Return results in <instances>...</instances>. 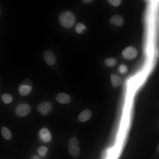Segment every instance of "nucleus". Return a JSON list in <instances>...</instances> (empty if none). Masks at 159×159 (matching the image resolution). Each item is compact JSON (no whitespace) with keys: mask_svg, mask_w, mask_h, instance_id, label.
<instances>
[{"mask_svg":"<svg viewBox=\"0 0 159 159\" xmlns=\"http://www.w3.org/2000/svg\"><path fill=\"white\" fill-rule=\"evenodd\" d=\"M110 22L117 26H122L124 23V19L121 15L116 14L112 16L110 19Z\"/></svg>","mask_w":159,"mask_h":159,"instance_id":"obj_8","label":"nucleus"},{"mask_svg":"<svg viewBox=\"0 0 159 159\" xmlns=\"http://www.w3.org/2000/svg\"><path fill=\"white\" fill-rule=\"evenodd\" d=\"M113 151L112 148L109 147L104 149L102 151L101 158L102 159H110L113 154Z\"/></svg>","mask_w":159,"mask_h":159,"instance_id":"obj_11","label":"nucleus"},{"mask_svg":"<svg viewBox=\"0 0 159 159\" xmlns=\"http://www.w3.org/2000/svg\"><path fill=\"white\" fill-rule=\"evenodd\" d=\"M39 136L41 139L45 142H49L51 139V135L49 130L46 128H43L39 132Z\"/></svg>","mask_w":159,"mask_h":159,"instance_id":"obj_6","label":"nucleus"},{"mask_svg":"<svg viewBox=\"0 0 159 159\" xmlns=\"http://www.w3.org/2000/svg\"><path fill=\"white\" fill-rule=\"evenodd\" d=\"M111 80L112 85L114 87H118L122 82L121 78L116 74H112L111 75Z\"/></svg>","mask_w":159,"mask_h":159,"instance_id":"obj_10","label":"nucleus"},{"mask_svg":"<svg viewBox=\"0 0 159 159\" xmlns=\"http://www.w3.org/2000/svg\"><path fill=\"white\" fill-rule=\"evenodd\" d=\"M158 127H159V120L158 122Z\"/></svg>","mask_w":159,"mask_h":159,"instance_id":"obj_26","label":"nucleus"},{"mask_svg":"<svg viewBox=\"0 0 159 159\" xmlns=\"http://www.w3.org/2000/svg\"><path fill=\"white\" fill-rule=\"evenodd\" d=\"M51 103L48 101L42 102L37 105V111L43 115H46L52 108Z\"/></svg>","mask_w":159,"mask_h":159,"instance_id":"obj_5","label":"nucleus"},{"mask_svg":"<svg viewBox=\"0 0 159 159\" xmlns=\"http://www.w3.org/2000/svg\"><path fill=\"white\" fill-rule=\"evenodd\" d=\"M74 14L69 11H64L61 13L59 16V21L64 27L69 28L72 27L75 22Z\"/></svg>","mask_w":159,"mask_h":159,"instance_id":"obj_1","label":"nucleus"},{"mask_svg":"<svg viewBox=\"0 0 159 159\" xmlns=\"http://www.w3.org/2000/svg\"><path fill=\"white\" fill-rule=\"evenodd\" d=\"M105 65L108 67H112L117 63V59L113 57H109L105 59L104 61Z\"/></svg>","mask_w":159,"mask_h":159,"instance_id":"obj_14","label":"nucleus"},{"mask_svg":"<svg viewBox=\"0 0 159 159\" xmlns=\"http://www.w3.org/2000/svg\"><path fill=\"white\" fill-rule=\"evenodd\" d=\"M13 99L11 95L8 93H5L2 95L1 99L5 104H7L10 103Z\"/></svg>","mask_w":159,"mask_h":159,"instance_id":"obj_16","label":"nucleus"},{"mask_svg":"<svg viewBox=\"0 0 159 159\" xmlns=\"http://www.w3.org/2000/svg\"><path fill=\"white\" fill-rule=\"evenodd\" d=\"M30 159H42L40 157L37 155H34L32 156Z\"/></svg>","mask_w":159,"mask_h":159,"instance_id":"obj_22","label":"nucleus"},{"mask_svg":"<svg viewBox=\"0 0 159 159\" xmlns=\"http://www.w3.org/2000/svg\"><path fill=\"white\" fill-rule=\"evenodd\" d=\"M43 58L46 63L49 65L54 64L56 61L55 55L51 50L47 49L43 52Z\"/></svg>","mask_w":159,"mask_h":159,"instance_id":"obj_4","label":"nucleus"},{"mask_svg":"<svg viewBox=\"0 0 159 159\" xmlns=\"http://www.w3.org/2000/svg\"><path fill=\"white\" fill-rule=\"evenodd\" d=\"M157 149L159 153V143L157 147Z\"/></svg>","mask_w":159,"mask_h":159,"instance_id":"obj_25","label":"nucleus"},{"mask_svg":"<svg viewBox=\"0 0 159 159\" xmlns=\"http://www.w3.org/2000/svg\"><path fill=\"white\" fill-rule=\"evenodd\" d=\"M68 150L69 154L72 156L77 157L79 155L80 150L78 146L69 145L68 147Z\"/></svg>","mask_w":159,"mask_h":159,"instance_id":"obj_13","label":"nucleus"},{"mask_svg":"<svg viewBox=\"0 0 159 159\" xmlns=\"http://www.w3.org/2000/svg\"><path fill=\"white\" fill-rule=\"evenodd\" d=\"M123 57L126 59H132L135 58L138 54L136 49L132 46H129L125 48L122 52Z\"/></svg>","mask_w":159,"mask_h":159,"instance_id":"obj_3","label":"nucleus"},{"mask_svg":"<svg viewBox=\"0 0 159 159\" xmlns=\"http://www.w3.org/2000/svg\"><path fill=\"white\" fill-rule=\"evenodd\" d=\"M108 1L111 5L115 6H118L121 3V1L120 0H108Z\"/></svg>","mask_w":159,"mask_h":159,"instance_id":"obj_21","label":"nucleus"},{"mask_svg":"<svg viewBox=\"0 0 159 159\" xmlns=\"http://www.w3.org/2000/svg\"><path fill=\"white\" fill-rule=\"evenodd\" d=\"M31 110V108L29 105L23 103L19 104L16 107L15 112L17 116L23 117L29 114Z\"/></svg>","mask_w":159,"mask_h":159,"instance_id":"obj_2","label":"nucleus"},{"mask_svg":"<svg viewBox=\"0 0 159 159\" xmlns=\"http://www.w3.org/2000/svg\"><path fill=\"white\" fill-rule=\"evenodd\" d=\"M156 55L157 57L159 58V47L156 50Z\"/></svg>","mask_w":159,"mask_h":159,"instance_id":"obj_24","label":"nucleus"},{"mask_svg":"<svg viewBox=\"0 0 159 159\" xmlns=\"http://www.w3.org/2000/svg\"><path fill=\"white\" fill-rule=\"evenodd\" d=\"M1 133L3 137L6 140H9L12 137V134L10 131L6 127H2Z\"/></svg>","mask_w":159,"mask_h":159,"instance_id":"obj_15","label":"nucleus"},{"mask_svg":"<svg viewBox=\"0 0 159 159\" xmlns=\"http://www.w3.org/2000/svg\"><path fill=\"white\" fill-rule=\"evenodd\" d=\"M118 70L119 72L122 74H126L128 71V69L127 67L124 64L120 65L118 67Z\"/></svg>","mask_w":159,"mask_h":159,"instance_id":"obj_19","label":"nucleus"},{"mask_svg":"<svg viewBox=\"0 0 159 159\" xmlns=\"http://www.w3.org/2000/svg\"><path fill=\"white\" fill-rule=\"evenodd\" d=\"M85 28L84 25L81 23H79L76 25V30L77 33H80Z\"/></svg>","mask_w":159,"mask_h":159,"instance_id":"obj_20","label":"nucleus"},{"mask_svg":"<svg viewBox=\"0 0 159 159\" xmlns=\"http://www.w3.org/2000/svg\"><path fill=\"white\" fill-rule=\"evenodd\" d=\"M48 150L47 147L43 146H39L37 149V151L39 154L42 157L45 156Z\"/></svg>","mask_w":159,"mask_h":159,"instance_id":"obj_17","label":"nucleus"},{"mask_svg":"<svg viewBox=\"0 0 159 159\" xmlns=\"http://www.w3.org/2000/svg\"><path fill=\"white\" fill-rule=\"evenodd\" d=\"M93 0H83L82 2L85 4H87L93 1Z\"/></svg>","mask_w":159,"mask_h":159,"instance_id":"obj_23","label":"nucleus"},{"mask_svg":"<svg viewBox=\"0 0 159 159\" xmlns=\"http://www.w3.org/2000/svg\"><path fill=\"white\" fill-rule=\"evenodd\" d=\"M32 89L31 86L28 85H21L19 88L20 94L23 96L28 95Z\"/></svg>","mask_w":159,"mask_h":159,"instance_id":"obj_12","label":"nucleus"},{"mask_svg":"<svg viewBox=\"0 0 159 159\" xmlns=\"http://www.w3.org/2000/svg\"><path fill=\"white\" fill-rule=\"evenodd\" d=\"M68 143L69 145L77 146L79 144V141L76 137H73L69 139Z\"/></svg>","mask_w":159,"mask_h":159,"instance_id":"obj_18","label":"nucleus"},{"mask_svg":"<svg viewBox=\"0 0 159 159\" xmlns=\"http://www.w3.org/2000/svg\"><path fill=\"white\" fill-rule=\"evenodd\" d=\"M56 100L59 103L66 104L69 103L70 101L71 97L68 94L65 93H61L56 96Z\"/></svg>","mask_w":159,"mask_h":159,"instance_id":"obj_7","label":"nucleus"},{"mask_svg":"<svg viewBox=\"0 0 159 159\" xmlns=\"http://www.w3.org/2000/svg\"><path fill=\"white\" fill-rule=\"evenodd\" d=\"M91 116L92 113L90 110L86 109L79 114L78 117V119L81 122H85L89 119Z\"/></svg>","mask_w":159,"mask_h":159,"instance_id":"obj_9","label":"nucleus"}]
</instances>
